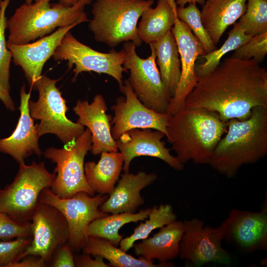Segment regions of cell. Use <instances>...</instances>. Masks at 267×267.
Masks as SVG:
<instances>
[{
    "instance_id": "obj_1",
    "label": "cell",
    "mask_w": 267,
    "mask_h": 267,
    "mask_svg": "<svg viewBox=\"0 0 267 267\" xmlns=\"http://www.w3.org/2000/svg\"><path fill=\"white\" fill-rule=\"evenodd\" d=\"M258 106L267 107V71L253 59L230 56L198 78L184 107L216 112L224 121L249 117Z\"/></svg>"
},
{
    "instance_id": "obj_2",
    "label": "cell",
    "mask_w": 267,
    "mask_h": 267,
    "mask_svg": "<svg viewBox=\"0 0 267 267\" xmlns=\"http://www.w3.org/2000/svg\"><path fill=\"white\" fill-rule=\"evenodd\" d=\"M226 131L227 122L216 112L184 107L170 116L166 137L181 163L208 164Z\"/></svg>"
},
{
    "instance_id": "obj_3",
    "label": "cell",
    "mask_w": 267,
    "mask_h": 267,
    "mask_svg": "<svg viewBox=\"0 0 267 267\" xmlns=\"http://www.w3.org/2000/svg\"><path fill=\"white\" fill-rule=\"evenodd\" d=\"M225 134L208 164L230 178L242 166L256 163L267 154V107L254 108L244 120H229Z\"/></svg>"
},
{
    "instance_id": "obj_4",
    "label": "cell",
    "mask_w": 267,
    "mask_h": 267,
    "mask_svg": "<svg viewBox=\"0 0 267 267\" xmlns=\"http://www.w3.org/2000/svg\"><path fill=\"white\" fill-rule=\"evenodd\" d=\"M51 0L25 2L17 8L7 20V44H24L50 34L56 28L89 21L84 9L91 0H79L71 6Z\"/></svg>"
},
{
    "instance_id": "obj_5",
    "label": "cell",
    "mask_w": 267,
    "mask_h": 267,
    "mask_svg": "<svg viewBox=\"0 0 267 267\" xmlns=\"http://www.w3.org/2000/svg\"><path fill=\"white\" fill-rule=\"evenodd\" d=\"M154 0H95L92 5L93 18L89 29L99 43L115 47L131 42L139 46L142 41L137 31V22Z\"/></svg>"
},
{
    "instance_id": "obj_6",
    "label": "cell",
    "mask_w": 267,
    "mask_h": 267,
    "mask_svg": "<svg viewBox=\"0 0 267 267\" xmlns=\"http://www.w3.org/2000/svg\"><path fill=\"white\" fill-rule=\"evenodd\" d=\"M58 80H53L45 75L35 82L31 88L39 91L37 101L29 100V109L34 119L40 120L36 125L40 137L46 134H55L64 145L77 139L84 132V126L74 123L66 116L68 108L66 100L56 86Z\"/></svg>"
},
{
    "instance_id": "obj_7",
    "label": "cell",
    "mask_w": 267,
    "mask_h": 267,
    "mask_svg": "<svg viewBox=\"0 0 267 267\" xmlns=\"http://www.w3.org/2000/svg\"><path fill=\"white\" fill-rule=\"evenodd\" d=\"M55 177L47 171L44 162L19 164L13 181L0 188V211L15 220L30 222L40 193L50 187Z\"/></svg>"
},
{
    "instance_id": "obj_8",
    "label": "cell",
    "mask_w": 267,
    "mask_h": 267,
    "mask_svg": "<svg viewBox=\"0 0 267 267\" xmlns=\"http://www.w3.org/2000/svg\"><path fill=\"white\" fill-rule=\"evenodd\" d=\"M92 136L88 129L72 143L63 148L49 147L43 153L44 157L56 164L55 179L51 191L61 198H68L79 192L94 196L95 192L87 182L84 159L91 150Z\"/></svg>"
},
{
    "instance_id": "obj_9",
    "label": "cell",
    "mask_w": 267,
    "mask_h": 267,
    "mask_svg": "<svg viewBox=\"0 0 267 267\" xmlns=\"http://www.w3.org/2000/svg\"><path fill=\"white\" fill-rule=\"evenodd\" d=\"M108 197V194H98L92 196L85 192H79L70 198H61L54 194L50 188H46L40 193L39 202L49 204L62 214L69 229L67 243L74 251L79 252L88 240V229L90 223L108 215L99 209Z\"/></svg>"
},
{
    "instance_id": "obj_10",
    "label": "cell",
    "mask_w": 267,
    "mask_h": 267,
    "mask_svg": "<svg viewBox=\"0 0 267 267\" xmlns=\"http://www.w3.org/2000/svg\"><path fill=\"white\" fill-rule=\"evenodd\" d=\"M136 47L131 42L123 44L125 55L123 66L130 72L127 80L142 103L157 112L166 113L171 97L161 80L155 51L150 47L151 55L143 59L137 54Z\"/></svg>"
},
{
    "instance_id": "obj_11",
    "label": "cell",
    "mask_w": 267,
    "mask_h": 267,
    "mask_svg": "<svg viewBox=\"0 0 267 267\" xmlns=\"http://www.w3.org/2000/svg\"><path fill=\"white\" fill-rule=\"evenodd\" d=\"M125 55L123 49L119 51L112 49L107 53L95 50L79 41L69 31L52 57L55 61L67 60L69 69L75 65L73 81L82 72L93 71L111 76L120 86L123 84V73L128 72L123 66Z\"/></svg>"
},
{
    "instance_id": "obj_12",
    "label": "cell",
    "mask_w": 267,
    "mask_h": 267,
    "mask_svg": "<svg viewBox=\"0 0 267 267\" xmlns=\"http://www.w3.org/2000/svg\"><path fill=\"white\" fill-rule=\"evenodd\" d=\"M184 232L180 243L179 257L195 267L209 263L229 265L231 257L222 245L226 226L224 221L216 227L204 225V222L193 218L183 221Z\"/></svg>"
},
{
    "instance_id": "obj_13",
    "label": "cell",
    "mask_w": 267,
    "mask_h": 267,
    "mask_svg": "<svg viewBox=\"0 0 267 267\" xmlns=\"http://www.w3.org/2000/svg\"><path fill=\"white\" fill-rule=\"evenodd\" d=\"M30 222L32 241L18 256L16 262L27 256H38L44 260L47 267L56 250L68 242L69 229L67 222L57 208L40 202Z\"/></svg>"
},
{
    "instance_id": "obj_14",
    "label": "cell",
    "mask_w": 267,
    "mask_h": 267,
    "mask_svg": "<svg viewBox=\"0 0 267 267\" xmlns=\"http://www.w3.org/2000/svg\"><path fill=\"white\" fill-rule=\"evenodd\" d=\"M125 97H119L111 109L114 112L111 133L115 140L126 132L134 129H151L167 135L170 116L160 113L145 106L134 93L127 79L119 86Z\"/></svg>"
},
{
    "instance_id": "obj_15",
    "label": "cell",
    "mask_w": 267,
    "mask_h": 267,
    "mask_svg": "<svg viewBox=\"0 0 267 267\" xmlns=\"http://www.w3.org/2000/svg\"><path fill=\"white\" fill-rule=\"evenodd\" d=\"M178 46L181 64L180 80L175 95L171 98L167 114L171 116L184 107L186 97L195 86L198 78L195 71L196 59L206 54L199 39L189 27L177 16L171 29Z\"/></svg>"
},
{
    "instance_id": "obj_16",
    "label": "cell",
    "mask_w": 267,
    "mask_h": 267,
    "mask_svg": "<svg viewBox=\"0 0 267 267\" xmlns=\"http://www.w3.org/2000/svg\"><path fill=\"white\" fill-rule=\"evenodd\" d=\"M165 134L151 129H134L122 134L115 140L118 150L124 159L123 169L129 172L132 160L136 157L146 156L162 160L169 167L182 171L184 165L170 153L162 140Z\"/></svg>"
},
{
    "instance_id": "obj_17",
    "label": "cell",
    "mask_w": 267,
    "mask_h": 267,
    "mask_svg": "<svg viewBox=\"0 0 267 267\" xmlns=\"http://www.w3.org/2000/svg\"><path fill=\"white\" fill-rule=\"evenodd\" d=\"M224 222V239L246 252L267 249V207L256 212L232 209Z\"/></svg>"
},
{
    "instance_id": "obj_18",
    "label": "cell",
    "mask_w": 267,
    "mask_h": 267,
    "mask_svg": "<svg viewBox=\"0 0 267 267\" xmlns=\"http://www.w3.org/2000/svg\"><path fill=\"white\" fill-rule=\"evenodd\" d=\"M76 25L60 27L33 43L21 45L7 44L13 63L22 68L31 88L41 76L45 63L52 56L64 36Z\"/></svg>"
},
{
    "instance_id": "obj_19",
    "label": "cell",
    "mask_w": 267,
    "mask_h": 267,
    "mask_svg": "<svg viewBox=\"0 0 267 267\" xmlns=\"http://www.w3.org/2000/svg\"><path fill=\"white\" fill-rule=\"evenodd\" d=\"M73 110L79 117L77 122L86 126L91 133L92 154L118 151L111 133L110 116L106 113L107 106L101 94H96L91 103L86 100H78Z\"/></svg>"
},
{
    "instance_id": "obj_20",
    "label": "cell",
    "mask_w": 267,
    "mask_h": 267,
    "mask_svg": "<svg viewBox=\"0 0 267 267\" xmlns=\"http://www.w3.org/2000/svg\"><path fill=\"white\" fill-rule=\"evenodd\" d=\"M20 116L16 129L11 135L0 139V151L11 155L21 164L28 156L43 153L39 144V136L34 120L30 115L29 101L31 92H26L25 85L20 89Z\"/></svg>"
},
{
    "instance_id": "obj_21",
    "label": "cell",
    "mask_w": 267,
    "mask_h": 267,
    "mask_svg": "<svg viewBox=\"0 0 267 267\" xmlns=\"http://www.w3.org/2000/svg\"><path fill=\"white\" fill-rule=\"evenodd\" d=\"M157 178L154 173L140 171L134 174L124 172L109 196L100 206V210L111 214L134 213L144 202L140 191L152 184Z\"/></svg>"
},
{
    "instance_id": "obj_22",
    "label": "cell",
    "mask_w": 267,
    "mask_h": 267,
    "mask_svg": "<svg viewBox=\"0 0 267 267\" xmlns=\"http://www.w3.org/2000/svg\"><path fill=\"white\" fill-rule=\"evenodd\" d=\"M184 223L175 221L161 228L152 237L134 244V254L147 260L167 263L179 256Z\"/></svg>"
},
{
    "instance_id": "obj_23",
    "label": "cell",
    "mask_w": 267,
    "mask_h": 267,
    "mask_svg": "<svg viewBox=\"0 0 267 267\" xmlns=\"http://www.w3.org/2000/svg\"><path fill=\"white\" fill-rule=\"evenodd\" d=\"M247 0H206L201 18L213 43L216 45L230 25L244 14Z\"/></svg>"
},
{
    "instance_id": "obj_24",
    "label": "cell",
    "mask_w": 267,
    "mask_h": 267,
    "mask_svg": "<svg viewBox=\"0 0 267 267\" xmlns=\"http://www.w3.org/2000/svg\"><path fill=\"white\" fill-rule=\"evenodd\" d=\"M98 162L84 164L85 178L91 188L99 194H110L118 180L124 164L120 152L103 151Z\"/></svg>"
},
{
    "instance_id": "obj_25",
    "label": "cell",
    "mask_w": 267,
    "mask_h": 267,
    "mask_svg": "<svg viewBox=\"0 0 267 267\" xmlns=\"http://www.w3.org/2000/svg\"><path fill=\"white\" fill-rule=\"evenodd\" d=\"M149 44L155 51L161 80L172 98L176 91L181 75L180 61L175 37L170 30Z\"/></svg>"
},
{
    "instance_id": "obj_26",
    "label": "cell",
    "mask_w": 267,
    "mask_h": 267,
    "mask_svg": "<svg viewBox=\"0 0 267 267\" xmlns=\"http://www.w3.org/2000/svg\"><path fill=\"white\" fill-rule=\"evenodd\" d=\"M177 7L174 0H158L155 8L150 6L143 11L137 27L142 42L149 44L171 30Z\"/></svg>"
},
{
    "instance_id": "obj_27",
    "label": "cell",
    "mask_w": 267,
    "mask_h": 267,
    "mask_svg": "<svg viewBox=\"0 0 267 267\" xmlns=\"http://www.w3.org/2000/svg\"><path fill=\"white\" fill-rule=\"evenodd\" d=\"M83 252L90 255L99 256L107 260L110 266L114 267H174L170 263L155 264L153 261L139 256L135 258L108 240L99 237L89 236L82 248Z\"/></svg>"
},
{
    "instance_id": "obj_28",
    "label": "cell",
    "mask_w": 267,
    "mask_h": 267,
    "mask_svg": "<svg viewBox=\"0 0 267 267\" xmlns=\"http://www.w3.org/2000/svg\"><path fill=\"white\" fill-rule=\"evenodd\" d=\"M151 210V208H146L136 213L112 214L95 219L89 225L88 236L105 239L117 246L123 238V236L119 234L121 228L127 223L144 220L148 218Z\"/></svg>"
},
{
    "instance_id": "obj_29",
    "label": "cell",
    "mask_w": 267,
    "mask_h": 267,
    "mask_svg": "<svg viewBox=\"0 0 267 267\" xmlns=\"http://www.w3.org/2000/svg\"><path fill=\"white\" fill-rule=\"evenodd\" d=\"M148 219L140 222L130 236L123 238L119 245L120 248L127 252L133 247L136 241L148 237L154 230L160 228L176 220L177 215L172 206L169 204H161L151 208Z\"/></svg>"
},
{
    "instance_id": "obj_30",
    "label": "cell",
    "mask_w": 267,
    "mask_h": 267,
    "mask_svg": "<svg viewBox=\"0 0 267 267\" xmlns=\"http://www.w3.org/2000/svg\"><path fill=\"white\" fill-rule=\"evenodd\" d=\"M252 37L246 34L244 29L238 22L234 23L233 28L228 33L227 39L220 48L200 57L204 61L195 64V71L198 78L214 71L221 63L222 56L230 51H234Z\"/></svg>"
},
{
    "instance_id": "obj_31",
    "label": "cell",
    "mask_w": 267,
    "mask_h": 267,
    "mask_svg": "<svg viewBox=\"0 0 267 267\" xmlns=\"http://www.w3.org/2000/svg\"><path fill=\"white\" fill-rule=\"evenodd\" d=\"M247 34L267 32V0H247L246 9L238 22Z\"/></svg>"
},
{
    "instance_id": "obj_32",
    "label": "cell",
    "mask_w": 267,
    "mask_h": 267,
    "mask_svg": "<svg viewBox=\"0 0 267 267\" xmlns=\"http://www.w3.org/2000/svg\"><path fill=\"white\" fill-rule=\"evenodd\" d=\"M176 13L178 19L185 23L193 34L202 44L206 54L217 48L205 30L201 18V11L195 2L189 3L187 6H177Z\"/></svg>"
},
{
    "instance_id": "obj_33",
    "label": "cell",
    "mask_w": 267,
    "mask_h": 267,
    "mask_svg": "<svg viewBox=\"0 0 267 267\" xmlns=\"http://www.w3.org/2000/svg\"><path fill=\"white\" fill-rule=\"evenodd\" d=\"M10 0H0V82L9 91L10 62L12 58L11 51L7 47L5 31L7 28V19L5 16L6 8Z\"/></svg>"
},
{
    "instance_id": "obj_34",
    "label": "cell",
    "mask_w": 267,
    "mask_h": 267,
    "mask_svg": "<svg viewBox=\"0 0 267 267\" xmlns=\"http://www.w3.org/2000/svg\"><path fill=\"white\" fill-rule=\"evenodd\" d=\"M267 54V32L251 37L231 56L241 60L253 59L260 64Z\"/></svg>"
},
{
    "instance_id": "obj_35",
    "label": "cell",
    "mask_w": 267,
    "mask_h": 267,
    "mask_svg": "<svg viewBox=\"0 0 267 267\" xmlns=\"http://www.w3.org/2000/svg\"><path fill=\"white\" fill-rule=\"evenodd\" d=\"M32 237L31 222L15 220L0 211V240Z\"/></svg>"
},
{
    "instance_id": "obj_36",
    "label": "cell",
    "mask_w": 267,
    "mask_h": 267,
    "mask_svg": "<svg viewBox=\"0 0 267 267\" xmlns=\"http://www.w3.org/2000/svg\"><path fill=\"white\" fill-rule=\"evenodd\" d=\"M31 241L32 237L0 241V267H9L11 264L16 262L18 256Z\"/></svg>"
},
{
    "instance_id": "obj_37",
    "label": "cell",
    "mask_w": 267,
    "mask_h": 267,
    "mask_svg": "<svg viewBox=\"0 0 267 267\" xmlns=\"http://www.w3.org/2000/svg\"><path fill=\"white\" fill-rule=\"evenodd\" d=\"M73 251L68 243L62 245L54 252L47 266L75 267Z\"/></svg>"
},
{
    "instance_id": "obj_38",
    "label": "cell",
    "mask_w": 267,
    "mask_h": 267,
    "mask_svg": "<svg viewBox=\"0 0 267 267\" xmlns=\"http://www.w3.org/2000/svg\"><path fill=\"white\" fill-rule=\"evenodd\" d=\"M92 258L90 255L83 253L74 257L75 266L77 267H109L104 259L99 256H94Z\"/></svg>"
},
{
    "instance_id": "obj_39",
    "label": "cell",
    "mask_w": 267,
    "mask_h": 267,
    "mask_svg": "<svg viewBox=\"0 0 267 267\" xmlns=\"http://www.w3.org/2000/svg\"><path fill=\"white\" fill-rule=\"evenodd\" d=\"M47 264L44 260L38 256L29 255L21 260L11 264L9 267H45Z\"/></svg>"
},
{
    "instance_id": "obj_40",
    "label": "cell",
    "mask_w": 267,
    "mask_h": 267,
    "mask_svg": "<svg viewBox=\"0 0 267 267\" xmlns=\"http://www.w3.org/2000/svg\"><path fill=\"white\" fill-rule=\"evenodd\" d=\"M0 99L8 110L14 111L15 109L14 103L9 94V91L0 82Z\"/></svg>"
},
{
    "instance_id": "obj_41",
    "label": "cell",
    "mask_w": 267,
    "mask_h": 267,
    "mask_svg": "<svg viewBox=\"0 0 267 267\" xmlns=\"http://www.w3.org/2000/svg\"><path fill=\"white\" fill-rule=\"evenodd\" d=\"M206 0H177L176 1L177 5L178 6L183 7L187 3L195 2L201 5H203Z\"/></svg>"
},
{
    "instance_id": "obj_42",
    "label": "cell",
    "mask_w": 267,
    "mask_h": 267,
    "mask_svg": "<svg viewBox=\"0 0 267 267\" xmlns=\"http://www.w3.org/2000/svg\"><path fill=\"white\" fill-rule=\"evenodd\" d=\"M79 0H59V2L66 6H71Z\"/></svg>"
},
{
    "instance_id": "obj_43",
    "label": "cell",
    "mask_w": 267,
    "mask_h": 267,
    "mask_svg": "<svg viewBox=\"0 0 267 267\" xmlns=\"http://www.w3.org/2000/svg\"><path fill=\"white\" fill-rule=\"evenodd\" d=\"M39 0H25V3L27 4H31L34 1L35 2L38 1Z\"/></svg>"
},
{
    "instance_id": "obj_44",
    "label": "cell",
    "mask_w": 267,
    "mask_h": 267,
    "mask_svg": "<svg viewBox=\"0 0 267 267\" xmlns=\"http://www.w3.org/2000/svg\"><path fill=\"white\" fill-rule=\"evenodd\" d=\"M91 0L92 1L94 0Z\"/></svg>"
}]
</instances>
